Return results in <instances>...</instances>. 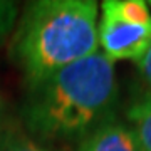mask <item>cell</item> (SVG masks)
Returning a JSON list of instances; mask_svg holds the SVG:
<instances>
[{"label": "cell", "mask_w": 151, "mask_h": 151, "mask_svg": "<svg viewBox=\"0 0 151 151\" xmlns=\"http://www.w3.org/2000/svg\"><path fill=\"white\" fill-rule=\"evenodd\" d=\"M116 96L114 62L97 50L29 84L22 118L27 129L42 139H82L111 119Z\"/></svg>", "instance_id": "1"}, {"label": "cell", "mask_w": 151, "mask_h": 151, "mask_svg": "<svg viewBox=\"0 0 151 151\" xmlns=\"http://www.w3.org/2000/svg\"><path fill=\"white\" fill-rule=\"evenodd\" d=\"M97 4L39 0L27 4L12 40V54L29 84L97 52Z\"/></svg>", "instance_id": "2"}, {"label": "cell", "mask_w": 151, "mask_h": 151, "mask_svg": "<svg viewBox=\"0 0 151 151\" xmlns=\"http://www.w3.org/2000/svg\"><path fill=\"white\" fill-rule=\"evenodd\" d=\"M97 40L114 60H138L151 45V12L143 0H106L101 5Z\"/></svg>", "instance_id": "3"}, {"label": "cell", "mask_w": 151, "mask_h": 151, "mask_svg": "<svg viewBox=\"0 0 151 151\" xmlns=\"http://www.w3.org/2000/svg\"><path fill=\"white\" fill-rule=\"evenodd\" d=\"M77 151H141V146L129 126L109 119L82 138Z\"/></svg>", "instance_id": "4"}, {"label": "cell", "mask_w": 151, "mask_h": 151, "mask_svg": "<svg viewBox=\"0 0 151 151\" xmlns=\"http://www.w3.org/2000/svg\"><path fill=\"white\" fill-rule=\"evenodd\" d=\"M129 118L141 151H151V92H145L139 99H136L128 109Z\"/></svg>", "instance_id": "5"}, {"label": "cell", "mask_w": 151, "mask_h": 151, "mask_svg": "<svg viewBox=\"0 0 151 151\" xmlns=\"http://www.w3.org/2000/svg\"><path fill=\"white\" fill-rule=\"evenodd\" d=\"M0 151H49L17 129H0Z\"/></svg>", "instance_id": "6"}, {"label": "cell", "mask_w": 151, "mask_h": 151, "mask_svg": "<svg viewBox=\"0 0 151 151\" xmlns=\"http://www.w3.org/2000/svg\"><path fill=\"white\" fill-rule=\"evenodd\" d=\"M14 20H15V4L0 2V42L4 40L5 34L10 30Z\"/></svg>", "instance_id": "7"}, {"label": "cell", "mask_w": 151, "mask_h": 151, "mask_svg": "<svg viewBox=\"0 0 151 151\" xmlns=\"http://www.w3.org/2000/svg\"><path fill=\"white\" fill-rule=\"evenodd\" d=\"M136 64L139 67V74L143 77V81H145L146 86L150 87V92H151V45L148 47V50L143 54V57Z\"/></svg>", "instance_id": "8"}, {"label": "cell", "mask_w": 151, "mask_h": 151, "mask_svg": "<svg viewBox=\"0 0 151 151\" xmlns=\"http://www.w3.org/2000/svg\"><path fill=\"white\" fill-rule=\"evenodd\" d=\"M0 118H2V101H0Z\"/></svg>", "instance_id": "9"}]
</instances>
